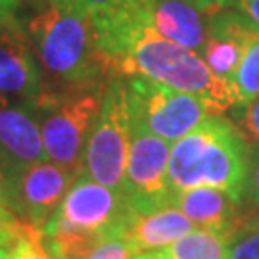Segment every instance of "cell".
<instances>
[{
  "label": "cell",
  "instance_id": "cell-24",
  "mask_svg": "<svg viewBox=\"0 0 259 259\" xmlns=\"http://www.w3.org/2000/svg\"><path fill=\"white\" fill-rule=\"evenodd\" d=\"M244 110L240 113V125L244 133L259 144V96L250 104L242 106Z\"/></svg>",
  "mask_w": 259,
  "mask_h": 259
},
{
  "label": "cell",
  "instance_id": "cell-23",
  "mask_svg": "<svg viewBox=\"0 0 259 259\" xmlns=\"http://www.w3.org/2000/svg\"><path fill=\"white\" fill-rule=\"evenodd\" d=\"M137 255L129 242L123 238H108L104 240L89 259H133Z\"/></svg>",
  "mask_w": 259,
  "mask_h": 259
},
{
  "label": "cell",
  "instance_id": "cell-16",
  "mask_svg": "<svg viewBox=\"0 0 259 259\" xmlns=\"http://www.w3.org/2000/svg\"><path fill=\"white\" fill-rule=\"evenodd\" d=\"M231 236L223 232L194 229L183 238L152 253L157 259H229Z\"/></svg>",
  "mask_w": 259,
  "mask_h": 259
},
{
  "label": "cell",
  "instance_id": "cell-21",
  "mask_svg": "<svg viewBox=\"0 0 259 259\" xmlns=\"http://www.w3.org/2000/svg\"><path fill=\"white\" fill-rule=\"evenodd\" d=\"M121 2H127V0H48L50 6L71 12V14H79L84 18H93L94 14L113 8Z\"/></svg>",
  "mask_w": 259,
  "mask_h": 259
},
{
  "label": "cell",
  "instance_id": "cell-10",
  "mask_svg": "<svg viewBox=\"0 0 259 259\" xmlns=\"http://www.w3.org/2000/svg\"><path fill=\"white\" fill-rule=\"evenodd\" d=\"M45 91L33 42L14 21L0 31V94L33 104Z\"/></svg>",
  "mask_w": 259,
  "mask_h": 259
},
{
  "label": "cell",
  "instance_id": "cell-19",
  "mask_svg": "<svg viewBox=\"0 0 259 259\" xmlns=\"http://www.w3.org/2000/svg\"><path fill=\"white\" fill-rule=\"evenodd\" d=\"M19 169H21V163L16 161L0 144V204L10 209L14 205V190H16Z\"/></svg>",
  "mask_w": 259,
  "mask_h": 259
},
{
  "label": "cell",
  "instance_id": "cell-5",
  "mask_svg": "<svg viewBox=\"0 0 259 259\" xmlns=\"http://www.w3.org/2000/svg\"><path fill=\"white\" fill-rule=\"evenodd\" d=\"M133 137L127 79L113 77L106 84L98 119L84 150L83 171L94 181L121 192Z\"/></svg>",
  "mask_w": 259,
  "mask_h": 259
},
{
  "label": "cell",
  "instance_id": "cell-9",
  "mask_svg": "<svg viewBox=\"0 0 259 259\" xmlns=\"http://www.w3.org/2000/svg\"><path fill=\"white\" fill-rule=\"evenodd\" d=\"M79 173L81 171L67 169L54 161L21 165L12 209L25 223L40 231L64 202L67 190L71 188Z\"/></svg>",
  "mask_w": 259,
  "mask_h": 259
},
{
  "label": "cell",
  "instance_id": "cell-18",
  "mask_svg": "<svg viewBox=\"0 0 259 259\" xmlns=\"http://www.w3.org/2000/svg\"><path fill=\"white\" fill-rule=\"evenodd\" d=\"M33 231H35V227L23 221L18 213L12 211L10 207L0 204V246L14 248L21 238H25Z\"/></svg>",
  "mask_w": 259,
  "mask_h": 259
},
{
  "label": "cell",
  "instance_id": "cell-30",
  "mask_svg": "<svg viewBox=\"0 0 259 259\" xmlns=\"http://www.w3.org/2000/svg\"><path fill=\"white\" fill-rule=\"evenodd\" d=\"M10 257H12V248L0 246V259H10Z\"/></svg>",
  "mask_w": 259,
  "mask_h": 259
},
{
  "label": "cell",
  "instance_id": "cell-15",
  "mask_svg": "<svg viewBox=\"0 0 259 259\" xmlns=\"http://www.w3.org/2000/svg\"><path fill=\"white\" fill-rule=\"evenodd\" d=\"M152 27L161 37L202 56L207 35V19L188 0H148Z\"/></svg>",
  "mask_w": 259,
  "mask_h": 259
},
{
  "label": "cell",
  "instance_id": "cell-3",
  "mask_svg": "<svg viewBox=\"0 0 259 259\" xmlns=\"http://www.w3.org/2000/svg\"><path fill=\"white\" fill-rule=\"evenodd\" d=\"M29 38L54 91H89L110 77L94 38L91 18L48 4L29 21Z\"/></svg>",
  "mask_w": 259,
  "mask_h": 259
},
{
  "label": "cell",
  "instance_id": "cell-29",
  "mask_svg": "<svg viewBox=\"0 0 259 259\" xmlns=\"http://www.w3.org/2000/svg\"><path fill=\"white\" fill-rule=\"evenodd\" d=\"M242 229H248V231H257V229H259V209L251 215L250 219H246V221L242 223Z\"/></svg>",
  "mask_w": 259,
  "mask_h": 259
},
{
  "label": "cell",
  "instance_id": "cell-1",
  "mask_svg": "<svg viewBox=\"0 0 259 259\" xmlns=\"http://www.w3.org/2000/svg\"><path fill=\"white\" fill-rule=\"evenodd\" d=\"M96 48L111 77H146L202 98L215 115L236 106L232 87L211 73L204 58L152 27L148 0H127L93 18Z\"/></svg>",
  "mask_w": 259,
  "mask_h": 259
},
{
  "label": "cell",
  "instance_id": "cell-6",
  "mask_svg": "<svg viewBox=\"0 0 259 259\" xmlns=\"http://www.w3.org/2000/svg\"><path fill=\"white\" fill-rule=\"evenodd\" d=\"M131 121L167 142H177L215 115L194 94L177 91L146 77H125Z\"/></svg>",
  "mask_w": 259,
  "mask_h": 259
},
{
  "label": "cell",
  "instance_id": "cell-31",
  "mask_svg": "<svg viewBox=\"0 0 259 259\" xmlns=\"http://www.w3.org/2000/svg\"><path fill=\"white\" fill-rule=\"evenodd\" d=\"M133 259H157V257L152 253V251H144V253H137Z\"/></svg>",
  "mask_w": 259,
  "mask_h": 259
},
{
  "label": "cell",
  "instance_id": "cell-8",
  "mask_svg": "<svg viewBox=\"0 0 259 259\" xmlns=\"http://www.w3.org/2000/svg\"><path fill=\"white\" fill-rule=\"evenodd\" d=\"M169 156L171 142L133 123L129 159L121 188L129 211L150 213L165 205H173Z\"/></svg>",
  "mask_w": 259,
  "mask_h": 259
},
{
  "label": "cell",
  "instance_id": "cell-12",
  "mask_svg": "<svg viewBox=\"0 0 259 259\" xmlns=\"http://www.w3.org/2000/svg\"><path fill=\"white\" fill-rule=\"evenodd\" d=\"M173 205L194 223L196 229L223 232L231 238L242 229L238 219L240 200L219 188L194 186L185 190H173Z\"/></svg>",
  "mask_w": 259,
  "mask_h": 259
},
{
  "label": "cell",
  "instance_id": "cell-7",
  "mask_svg": "<svg viewBox=\"0 0 259 259\" xmlns=\"http://www.w3.org/2000/svg\"><path fill=\"white\" fill-rule=\"evenodd\" d=\"M127 215L129 207L121 192L81 171L40 232L81 231L102 234L106 238H121Z\"/></svg>",
  "mask_w": 259,
  "mask_h": 259
},
{
  "label": "cell",
  "instance_id": "cell-28",
  "mask_svg": "<svg viewBox=\"0 0 259 259\" xmlns=\"http://www.w3.org/2000/svg\"><path fill=\"white\" fill-rule=\"evenodd\" d=\"M14 12H16V8H12V6H8V4H2V2H0V31H2L4 27H8L10 23L16 21Z\"/></svg>",
  "mask_w": 259,
  "mask_h": 259
},
{
  "label": "cell",
  "instance_id": "cell-4",
  "mask_svg": "<svg viewBox=\"0 0 259 259\" xmlns=\"http://www.w3.org/2000/svg\"><path fill=\"white\" fill-rule=\"evenodd\" d=\"M104 89L106 84L89 91L47 89L31 104L50 161L83 171L84 150L100 113Z\"/></svg>",
  "mask_w": 259,
  "mask_h": 259
},
{
  "label": "cell",
  "instance_id": "cell-14",
  "mask_svg": "<svg viewBox=\"0 0 259 259\" xmlns=\"http://www.w3.org/2000/svg\"><path fill=\"white\" fill-rule=\"evenodd\" d=\"M194 229V223L179 207L165 205L150 213L129 211L123 223L121 238L129 242L135 253H144V251L159 250L167 244L183 238Z\"/></svg>",
  "mask_w": 259,
  "mask_h": 259
},
{
  "label": "cell",
  "instance_id": "cell-26",
  "mask_svg": "<svg viewBox=\"0 0 259 259\" xmlns=\"http://www.w3.org/2000/svg\"><path fill=\"white\" fill-rule=\"evenodd\" d=\"M236 8L259 29V0H236Z\"/></svg>",
  "mask_w": 259,
  "mask_h": 259
},
{
  "label": "cell",
  "instance_id": "cell-2",
  "mask_svg": "<svg viewBox=\"0 0 259 259\" xmlns=\"http://www.w3.org/2000/svg\"><path fill=\"white\" fill-rule=\"evenodd\" d=\"M250 167L244 137L227 119L211 115L171 144L169 183L173 190L211 186L242 200Z\"/></svg>",
  "mask_w": 259,
  "mask_h": 259
},
{
  "label": "cell",
  "instance_id": "cell-27",
  "mask_svg": "<svg viewBox=\"0 0 259 259\" xmlns=\"http://www.w3.org/2000/svg\"><path fill=\"white\" fill-rule=\"evenodd\" d=\"M244 194H248L251 202L259 205V161L253 167H250V175H248L246 192Z\"/></svg>",
  "mask_w": 259,
  "mask_h": 259
},
{
  "label": "cell",
  "instance_id": "cell-13",
  "mask_svg": "<svg viewBox=\"0 0 259 259\" xmlns=\"http://www.w3.org/2000/svg\"><path fill=\"white\" fill-rule=\"evenodd\" d=\"M0 144L21 165L50 161L33 106L0 94Z\"/></svg>",
  "mask_w": 259,
  "mask_h": 259
},
{
  "label": "cell",
  "instance_id": "cell-32",
  "mask_svg": "<svg viewBox=\"0 0 259 259\" xmlns=\"http://www.w3.org/2000/svg\"><path fill=\"white\" fill-rule=\"evenodd\" d=\"M0 2H2V4H8V6H12V8H18L21 0H0Z\"/></svg>",
  "mask_w": 259,
  "mask_h": 259
},
{
  "label": "cell",
  "instance_id": "cell-17",
  "mask_svg": "<svg viewBox=\"0 0 259 259\" xmlns=\"http://www.w3.org/2000/svg\"><path fill=\"white\" fill-rule=\"evenodd\" d=\"M231 87L236 106H246L259 96V29L244 50Z\"/></svg>",
  "mask_w": 259,
  "mask_h": 259
},
{
  "label": "cell",
  "instance_id": "cell-11",
  "mask_svg": "<svg viewBox=\"0 0 259 259\" xmlns=\"http://www.w3.org/2000/svg\"><path fill=\"white\" fill-rule=\"evenodd\" d=\"M257 27L240 10H221L207 16V35L202 58L215 77L231 84L244 50Z\"/></svg>",
  "mask_w": 259,
  "mask_h": 259
},
{
  "label": "cell",
  "instance_id": "cell-20",
  "mask_svg": "<svg viewBox=\"0 0 259 259\" xmlns=\"http://www.w3.org/2000/svg\"><path fill=\"white\" fill-rule=\"evenodd\" d=\"M229 259H259V229H240L231 238Z\"/></svg>",
  "mask_w": 259,
  "mask_h": 259
},
{
  "label": "cell",
  "instance_id": "cell-25",
  "mask_svg": "<svg viewBox=\"0 0 259 259\" xmlns=\"http://www.w3.org/2000/svg\"><path fill=\"white\" fill-rule=\"evenodd\" d=\"M205 16H211L215 12H221L231 6H236V0H188Z\"/></svg>",
  "mask_w": 259,
  "mask_h": 259
},
{
  "label": "cell",
  "instance_id": "cell-22",
  "mask_svg": "<svg viewBox=\"0 0 259 259\" xmlns=\"http://www.w3.org/2000/svg\"><path fill=\"white\" fill-rule=\"evenodd\" d=\"M10 259H54L48 250L45 248V244L40 240V231L35 229V231L27 234L25 238L21 240L12 248V257Z\"/></svg>",
  "mask_w": 259,
  "mask_h": 259
}]
</instances>
